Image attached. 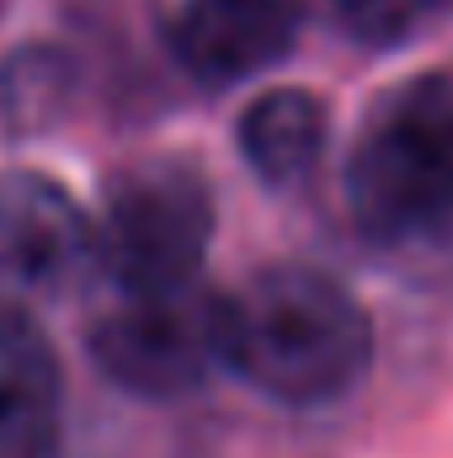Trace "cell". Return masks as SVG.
<instances>
[{
	"instance_id": "6da1fadb",
	"label": "cell",
	"mask_w": 453,
	"mask_h": 458,
	"mask_svg": "<svg viewBox=\"0 0 453 458\" xmlns=\"http://www.w3.org/2000/svg\"><path fill=\"white\" fill-rule=\"evenodd\" d=\"M219 368L278 405H331L373 368V320L321 267H261L219 293Z\"/></svg>"
},
{
	"instance_id": "9c48e42d",
	"label": "cell",
	"mask_w": 453,
	"mask_h": 458,
	"mask_svg": "<svg viewBox=\"0 0 453 458\" xmlns=\"http://www.w3.org/2000/svg\"><path fill=\"white\" fill-rule=\"evenodd\" d=\"M331 5L363 48H400L449 11V0H331Z\"/></svg>"
},
{
	"instance_id": "52a82bcc",
	"label": "cell",
	"mask_w": 453,
	"mask_h": 458,
	"mask_svg": "<svg viewBox=\"0 0 453 458\" xmlns=\"http://www.w3.org/2000/svg\"><path fill=\"white\" fill-rule=\"evenodd\" d=\"M64 368L32 310L0 304V458L59 448Z\"/></svg>"
},
{
	"instance_id": "277c9868",
	"label": "cell",
	"mask_w": 453,
	"mask_h": 458,
	"mask_svg": "<svg viewBox=\"0 0 453 458\" xmlns=\"http://www.w3.org/2000/svg\"><path fill=\"white\" fill-rule=\"evenodd\" d=\"M91 362L139 400L192 394L219 368V293L198 283L166 293H117L91 326Z\"/></svg>"
},
{
	"instance_id": "ba28073f",
	"label": "cell",
	"mask_w": 453,
	"mask_h": 458,
	"mask_svg": "<svg viewBox=\"0 0 453 458\" xmlns=\"http://www.w3.org/2000/svg\"><path fill=\"white\" fill-rule=\"evenodd\" d=\"M321 149H326V107L310 91H267L240 117V155L272 187L310 176Z\"/></svg>"
},
{
	"instance_id": "7a4b0ae2",
	"label": "cell",
	"mask_w": 453,
	"mask_h": 458,
	"mask_svg": "<svg viewBox=\"0 0 453 458\" xmlns=\"http://www.w3.org/2000/svg\"><path fill=\"white\" fill-rule=\"evenodd\" d=\"M346 208L373 245L453 229V81L416 75L384 91L346 155Z\"/></svg>"
},
{
	"instance_id": "3957f363",
	"label": "cell",
	"mask_w": 453,
	"mask_h": 458,
	"mask_svg": "<svg viewBox=\"0 0 453 458\" xmlns=\"http://www.w3.org/2000/svg\"><path fill=\"white\" fill-rule=\"evenodd\" d=\"M214 240V187L182 155L123 165L102 192V225H91V261L117 293L187 288L203 272Z\"/></svg>"
},
{
	"instance_id": "5b68a950",
	"label": "cell",
	"mask_w": 453,
	"mask_h": 458,
	"mask_svg": "<svg viewBox=\"0 0 453 458\" xmlns=\"http://www.w3.org/2000/svg\"><path fill=\"white\" fill-rule=\"evenodd\" d=\"M91 267L86 208L43 171L0 176V304L38 310Z\"/></svg>"
},
{
	"instance_id": "30bf717a",
	"label": "cell",
	"mask_w": 453,
	"mask_h": 458,
	"mask_svg": "<svg viewBox=\"0 0 453 458\" xmlns=\"http://www.w3.org/2000/svg\"><path fill=\"white\" fill-rule=\"evenodd\" d=\"M27 458H59V448H43V454H27Z\"/></svg>"
},
{
	"instance_id": "8992f818",
	"label": "cell",
	"mask_w": 453,
	"mask_h": 458,
	"mask_svg": "<svg viewBox=\"0 0 453 458\" xmlns=\"http://www.w3.org/2000/svg\"><path fill=\"white\" fill-rule=\"evenodd\" d=\"M304 21V0H182L171 21L176 59L203 86H235L278 64Z\"/></svg>"
}]
</instances>
